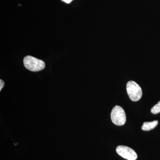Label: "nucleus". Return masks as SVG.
Listing matches in <instances>:
<instances>
[{
    "label": "nucleus",
    "instance_id": "nucleus-1",
    "mask_svg": "<svg viewBox=\"0 0 160 160\" xmlns=\"http://www.w3.org/2000/svg\"><path fill=\"white\" fill-rule=\"evenodd\" d=\"M23 62L26 69L32 72L41 71L45 69L46 66L43 61L31 56L25 57Z\"/></svg>",
    "mask_w": 160,
    "mask_h": 160
},
{
    "label": "nucleus",
    "instance_id": "nucleus-2",
    "mask_svg": "<svg viewBox=\"0 0 160 160\" xmlns=\"http://www.w3.org/2000/svg\"><path fill=\"white\" fill-rule=\"evenodd\" d=\"M126 90L129 98L133 102H137L142 98V88L134 81H129L127 83Z\"/></svg>",
    "mask_w": 160,
    "mask_h": 160
},
{
    "label": "nucleus",
    "instance_id": "nucleus-3",
    "mask_svg": "<svg viewBox=\"0 0 160 160\" xmlns=\"http://www.w3.org/2000/svg\"><path fill=\"white\" fill-rule=\"evenodd\" d=\"M112 122L117 126H123L126 122V113L121 106H116L112 109L111 112Z\"/></svg>",
    "mask_w": 160,
    "mask_h": 160
},
{
    "label": "nucleus",
    "instance_id": "nucleus-4",
    "mask_svg": "<svg viewBox=\"0 0 160 160\" xmlns=\"http://www.w3.org/2000/svg\"><path fill=\"white\" fill-rule=\"evenodd\" d=\"M118 154L128 160H136L137 159L138 155L133 149L127 146H118L116 148Z\"/></svg>",
    "mask_w": 160,
    "mask_h": 160
},
{
    "label": "nucleus",
    "instance_id": "nucleus-5",
    "mask_svg": "<svg viewBox=\"0 0 160 160\" xmlns=\"http://www.w3.org/2000/svg\"><path fill=\"white\" fill-rule=\"evenodd\" d=\"M158 121H153L151 122H145L143 123L142 129L144 131H149L154 129L158 124Z\"/></svg>",
    "mask_w": 160,
    "mask_h": 160
},
{
    "label": "nucleus",
    "instance_id": "nucleus-6",
    "mask_svg": "<svg viewBox=\"0 0 160 160\" xmlns=\"http://www.w3.org/2000/svg\"><path fill=\"white\" fill-rule=\"evenodd\" d=\"M152 113L153 114H158L160 112V101L158 102L157 105L152 107L151 109Z\"/></svg>",
    "mask_w": 160,
    "mask_h": 160
},
{
    "label": "nucleus",
    "instance_id": "nucleus-7",
    "mask_svg": "<svg viewBox=\"0 0 160 160\" xmlns=\"http://www.w3.org/2000/svg\"><path fill=\"white\" fill-rule=\"evenodd\" d=\"M4 85H5V83H4V81L2 79L0 80V91L2 90L3 87H4Z\"/></svg>",
    "mask_w": 160,
    "mask_h": 160
},
{
    "label": "nucleus",
    "instance_id": "nucleus-8",
    "mask_svg": "<svg viewBox=\"0 0 160 160\" xmlns=\"http://www.w3.org/2000/svg\"><path fill=\"white\" fill-rule=\"evenodd\" d=\"M62 1L67 3V4H69V3H71L73 0H62Z\"/></svg>",
    "mask_w": 160,
    "mask_h": 160
}]
</instances>
